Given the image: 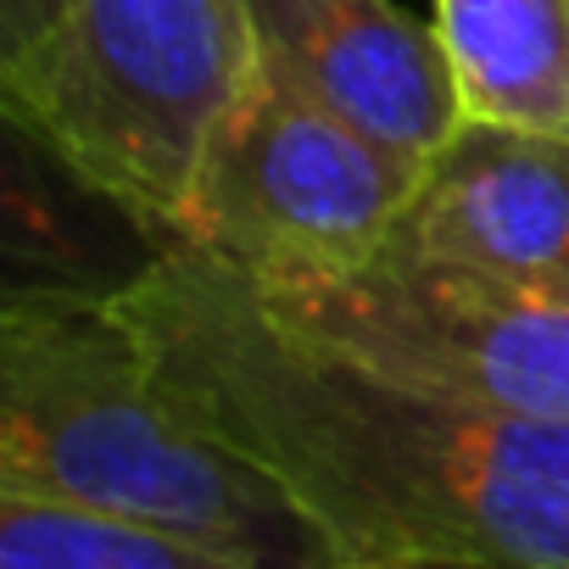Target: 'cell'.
<instances>
[{"label": "cell", "instance_id": "7a4b0ae2", "mask_svg": "<svg viewBox=\"0 0 569 569\" xmlns=\"http://www.w3.org/2000/svg\"><path fill=\"white\" fill-rule=\"evenodd\" d=\"M0 491L168 525L257 569H347L268 469L168 391L118 291L18 284L0 308Z\"/></svg>", "mask_w": 569, "mask_h": 569}, {"label": "cell", "instance_id": "8fae6325", "mask_svg": "<svg viewBox=\"0 0 569 569\" xmlns=\"http://www.w3.org/2000/svg\"><path fill=\"white\" fill-rule=\"evenodd\" d=\"M347 569H369V563H347Z\"/></svg>", "mask_w": 569, "mask_h": 569}, {"label": "cell", "instance_id": "3957f363", "mask_svg": "<svg viewBox=\"0 0 569 569\" xmlns=\"http://www.w3.org/2000/svg\"><path fill=\"white\" fill-rule=\"evenodd\" d=\"M251 73L246 0H57V18L0 57V101L151 251H179L201 162Z\"/></svg>", "mask_w": 569, "mask_h": 569}, {"label": "cell", "instance_id": "30bf717a", "mask_svg": "<svg viewBox=\"0 0 569 569\" xmlns=\"http://www.w3.org/2000/svg\"><path fill=\"white\" fill-rule=\"evenodd\" d=\"M57 18V0H0V57L23 51Z\"/></svg>", "mask_w": 569, "mask_h": 569}, {"label": "cell", "instance_id": "ba28073f", "mask_svg": "<svg viewBox=\"0 0 569 569\" xmlns=\"http://www.w3.org/2000/svg\"><path fill=\"white\" fill-rule=\"evenodd\" d=\"M463 123L569 140V0H430Z\"/></svg>", "mask_w": 569, "mask_h": 569}, {"label": "cell", "instance_id": "277c9868", "mask_svg": "<svg viewBox=\"0 0 569 569\" xmlns=\"http://www.w3.org/2000/svg\"><path fill=\"white\" fill-rule=\"evenodd\" d=\"M425 168L358 134L257 46V73L201 162L179 251H207L262 291H319L397 240Z\"/></svg>", "mask_w": 569, "mask_h": 569}, {"label": "cell", "instance_id": "52a82bcc", "mask_svg": "<svg viewBox=\"0 0 569 569\" xmlns=\"http://www.w3.org/2000/svg\"><path fill=\"white\" fill-rule=\"evenodd\" d=\"M386 251L569 284V140L463 123L430 157Z\"/></svg>", "mask_w": 569, "mask_h": 569}, {"label": "cell", "instance_id": "5b68a950", "mask_svg": "<svg viewBox=\"0 0 569 569\" xmlns=\"http://www.w3.org/2000/svg\"><path fill=\"white\" fill-rule=\"evenodd\" d=\"M257 284V279H251ZM313 347L425 397L569 425V284L380 251L319 291H262Z\"/></svg>", "mask_w": 569, "mask_h": 569}, {"label": "cell", "instance_id": "6da1fadb", "mask_svg": "<svg viewBox=\"0 0 569 569\" xmlns=\"http://www.w3.org/2000/svg\"><path fill=\"white\" fill-rule=\"evenodd\" d=\"M118 291L173 402L369 569H569V425L391 386L284 330L207 251Z\"/></svg>", "mask_w": 569, "mask_h": 569}, {"label": "cell", "instance_id": "9c48e42d", "mask_svg": "<svg viewBox=\"0 0 569 569\" xmlns=\"http://www.w3.org/2000/svg\"><path fill=\"white\" fill-rule=\"evenodd\" d=\"M0 569H257L151 519L0 491Z\"/></svg>", "mask_w": 569, "mask_h": 569}, {"label": "cell", "instance_id": "8992f818", "mask_svg": "<svg viewBox=\"0 0 569 569\" xmlns=\"http://www.w3.org/2000/svg\"><path fill=\"white\" fill-rule=\"evenodd\" d=\"M257 46L358 134L430 162L458 129V90L430 23L397 0H246Z\"/></svg>", "mask_w": 569, "mask_h": 569}]
</instances>
